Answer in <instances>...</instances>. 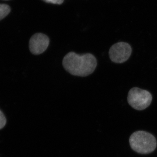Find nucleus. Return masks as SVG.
Returning a JSON list of instances; mask_svg holds the SVG:
<instances>
[{
	"instance_id": "7ed1b4c3",
	"label": "nucleus",
	"mask_w": 157,
	"mask_h": 157,
	"mask_svg": "<svg viewBox=\"0 0 157 157\" xmlns=\"http://www.w3.org/2000/svg\"><path fill=\"white\" fill-rule=\"evenodd\" d=\"M152 100V96L149 92L139 88H132L128 94V101L129 105L137 110L146 109L151 104Z\"/></svg>"
},
{
	"instance_id": "6e6552de",
	"label": "nucleus",
	"mask_w": 157,
	"mask_h": 157,
	"mask_svg": "<svg viewBox=\"0 0 157 157\" xmlns=\"http://www.w3.org/2000/svg\"><path fill=\"white\" fill-rule=\"evenodd\" d=\"M44 2L47 3H52L53 4L60 5L63 2L64 0H43Z\"/></svg>"
},
{
	"instance_id": "f257e3e1",
	"label": "nucleus",
	"mask_w": 157,
	"mask_h": 157,
	"mask_svg": "<svg viewBox=\"0 0 157 157\" xmlns=\"http://www.w3.org/2000/svg\"><path fill=\"white\" fill-rule=\"evenodd\" d=\"M97 59L91 53L77 54L71 52L63 59V65L68 73L75 76L85 77L90 75L97 67Z\"/></svg>"
},
{
	"instance_id": "39448f33",
	"label": "nucleus",
	"mask_w": 157,
	"mask_h": 157,
	"mask_svg": "<svg viewBox=\"0 0 157 157\" xmlns=\"http://www.w3.org/2000/svg\"><path fill=\"white\" fill-rule=\"evenodd\" d=\"M49 42V38L45 34L41 33L34 34L29 40L30 51L35 55L41 54L48 48Z\"/></svg>"
},
{
	"instance_id": "0eeeda50",
	"label": "nucleus",
	"mask_w": 157,
	"mask_h": 157,
	"mask_svg": "<svg viewBox=\"0 0 157 157\" xmlns=\"http://www.w3.org/2000/svg\"><path fill=\"white\" fill-rule=\"evenodd\" d=\"M6 123V118L3 113L0 110V129L5 127Z\"/></svg>"
},
{
	"instance_id": "20e7f679",
	"label": "nucleus",
	"mask_w": 157,
	"mask_h": 157,
	"mask_svg": "<svg viewBox=\"0 0 157 157\" xmlns=\"http://www.w3.org/2000/svg\"><path fill=\"white\" fill-rule=\"evenodd\" d=\"M132 48L128 43L119 42L110 47L109 55L110 60L116 63H122L128 60L131 56Z\"/></svg>"
},
{
	"instance_id": "423d86ee",
	"label": "nucleus",
	"mask_w": 157,
	"mask_h": 157,
	"mask_svg": "<svg viewBox=\"0 0 157 157\" xmlns=\"http://www.w3.org/2000/svg\"><path fill=\"white\" fill-rule=\"evenodd\" d=\"M11 11L10 7L6 4H0V20L9 14Z\"/></svg>"
},
{
	"instance_id": "f03ea898",
	"label": "nucleus",
	"mask_w": 157,
	"mask_h": 157,
	"mask_svg": "<svg viewBox=\"0 0 157 157\" xmlns=\"http://www.w3.org/2000/svg\"><path fill=\"white\" fill-rule=\"evenodd\" d=\"M130 146L133 150L141 154H148L156 148L157 141L154 135L144 131L133 133L129 139Z\"/></svg>"
}]
</instances>
